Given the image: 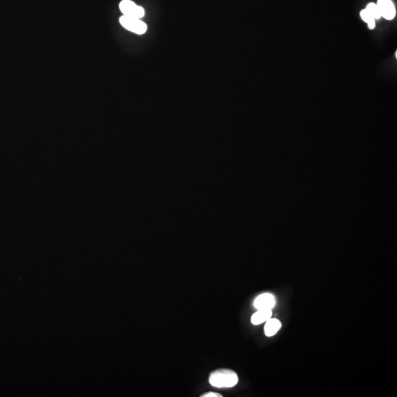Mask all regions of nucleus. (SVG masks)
Wrapping results in <instances>:
<instances>
[{
    "label": "nucleus",
    "mask_w": 397,
    "mask_h": 397,
    "mask_svg": "<svg viewBox=\"0 0 397 397\" xmlns=\"http://www.w3.org/2000/svg\"><path fill=\"white\" fill-rule=\"evenodd\" d=\"M238 382L237 374L230 369L222 368L216 370L210 374V384L218 389L234 387L237 385Z\"/></svg>",
    "instance_id": "f257e3e1"
},
{
    "label": "nucleus",
    "mask_w": 397,
    "mask_h": 397,
    "mask_svg": "<svg viewBox=\"0 0 397 397\" xmlns=\"http://www.w3.org/2000/svg\"><path fill=\"white\" fill-rule=\"evenodd\" d=\"M120 24L125 29L134 33V34L142 35L145 34L147 31V26L144 22L140 20L139 18L130 17V16L123 15L119 19Z\"/></svg>",
    "instance_id": "f03ea898"
},
{
    "label": "nucleus",
    "mask_w": 397,
    "mask_h": 397,
    "mask_svg": "<svg viewBox=\"0 0 397 397\" xmlns=\"http://www.w3.org/2000/svg\"><path fill=\"white\" fill-rule=\"evenodd\" d=\"M120 10L124 16L130 17L141 18L144 16V10L143 7L138 6L130 0H123L119 4Z\"/></svg>",
    "instance_id": "7ed1b4c3"
},
{
    "label": "nucleus",
    "mask_w": 397,
    "mask_h": 397,
    "mask_svg": "<svg viewBox=\"0 0 397 397\" xmlns=\"http://www.w3.org/2000/svg\"><path fill=\"white\" fill-rule=\"evenodd\" d=\"M276 300L272 293L260 294L254 302V308L257 310H272L275 307Z\"/></svg>",
    "instance_id": "20e7f679"
},
{
    "label": "nucleus",
    "mask_w": 397,
    "mask_h": 397,
    "mask_svg": "<svg viewBox=\"0 0 397 397\" xmlns=\"http://www.w3.org/2000/svg\"><path fill=\"white\" fill-rule=\"evenodd\" d=\"M377 7L380 10V15L388 20H392L396 16L395 4L392 0H378Z\"/></svg>",
    "instance_id": "39448f33"
},
{
    "label": "nucleus",
    "mask_w": 397,
    "mask_h": 397,
    "mask_svg": "<svg viewBox=\"0 0 397 397\" xmlns=\"http://www.w3.org/2000/svg\"><path fill=\"white\" fill-rule=\"evenodd\" d=\"M281 322L277 319H269L266 321L264 326V332L266 336L272 337L275 335L281 328Z\"/></svg>",
    "instance_id": "423d86ee"
},
{
    "label": "nucleus",
    "mask_w": 397,
    "mask_h": 397,
    "mask_svg": "<svg viewBox=\"0 0 397 397\" xmlns=\"http://www.w3.org/2000/svg\"><path fill=\"white\" fill-rule=\"evenodd\" d=\"M272 316V310H257V312L252 317L251 322L254 325H260L271 319Z\"/></svg>",
    "instance_id": "0eeeda50"
},
{
    "label": "nucleus",
    "mask_w": 397,
    "mask_h": 397,
    "mask_svg": "<svg viewBox=\"0 0 397 397\" xmlns=\"http://www.w3.org/2000/svg\"><path fill=\"white\" fill-rule=\"evenodd\" d=\"M361 16L362 20L368 24V28H369L370 30L374 29V27H375V19L370 14L369 12L366 10V8L363 9V10L361 12Z\"/></svg>",
    "instance_id": "6e6552de"
},
{
    "label": "nucleus",
    "mask_w": 397,
    "mask_h": 397,
    "mask_svg": "<svg viewBox=\"0 0 397 397\" xmlns=\"http://www.w3.org/2000/svg\"><path fill=\"white\" fill-rule=\"evenodd\" d=\"M366 10L369 12L370 14L374 18V19H378L381 17V15H380V10L377 7V4L370 3L367 6Z\"/></svg>",
    "instance_id": "1a4fd4ad"
},
{
    "label": "nucleus",
    "mask_w": 397,
    "mask_h": 397,
    "mask_svg": "<svg viewBox=\"0 0 397 397\" xmlns=\"http://www.w3.org/2000/svg\"><path fill=\"white\" fill-rule=\"evenodd\" d=\"M201 397H222V395L216 393V392H208V393L201 395Z\"/></svg>",
    "instance_id": "9d476101"
}]
</instances>
